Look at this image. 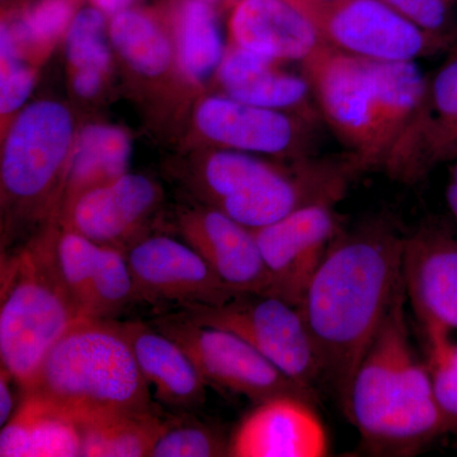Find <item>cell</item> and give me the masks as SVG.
Listing matches in <instances>:
<instances>
[{"mask_svg": "<svg viewBox=\"0 0 457 457\" xmlns=\"http://www.w3.org/2000/svg\"><path fill=\"white\" fill-rule=\"evenodd\" d=\"M106 18L96 8H84L75 14L66 32V56L74 71L95 69L106 73L110 50L104 40Z\"/></svg>", "mask_w": 457, "mask_h": 457, "instance_id": "obj_31", "label": "cell"}, {"mask_svg": "<svg viewBox=\"0 0 457 457\" xmlns=\"http://www.w3.org/2000/svg\"><path fill=\"white\" fill-rule=\"evenodd\" d=\"M399 14L428 33H438L449 22L447 0H384Z\"/></svg>", "mask_w": 457, "mask_h": 457, "instance_id": "obj_35", "label": "cell"}, {"mask_svg": "<svg viewBox=\"0 0 457 457\" xmlns=\"http://www.w3.org/2000/svg\"><path fill=\"white\" fill-rule=\"evenodd\" d=\"M179 57L183 73L204 79L222 59L220 33L207 0H186L179 13Z\"/></svg>", "mask_w": 457, "mask_h": 457, "instance_id": "obj_27", "label": "cell"}, {"mask_svg": "<svg viewBox=\"0 0 457 457\" xmlns=\"http://www.w3.org/2000/svg\"><path fill=\"white\" fill-rule=\"evenodd\" d=\"M73 119L59 102L29 104L14 120L3 147V207L13 220L53 218L64 196L73 152Z\"/></svg>", "mask_w": 457, "mask_h": 457, "instance_id": "obj_6", "label": "cell"}, {"mask_svg": "<svg viewBox=\"0 0 457 457\" xmlns=\"http://www.w3.org/2000/svg\"><path fill=\"white\" fill-rule=\"evenodd\" d=\"M171 420L153 407L82 423V456L150 457Z\"/></svg>", "mask_w": 457, "mask_h": 457, "instance_id": "obj_24", "label": "cell"}, {"mask_svg": "<svg viewBox=\"0 0 457 457\" xmlns=\"http://www.w3.org/2000/svg\"><path fill=\"white\" fill-rule=\"evenodd\" d=\"M253 231L270 273V294L299 306L339 234L332 204H309Z\"/></svg>", "mask_w": 457, "mask_h": 457, "instance_id": "obj_11", "label": "cell"}, {"mask_svg": "<svg viewBox=\"0 0 457 457\" xmlns=\"http://www.w3.org/2000/svg\"><path fill=\"white\" fill-rule=\"evenodd\" d=\"M179 311L200 323L236 333L276 368L315 392L323 381L311 335L297 306L264 293H237L216 305H187Z\"/></svg>", "mask_w": 457, "mask_h": 457, "instance_id": "obj_7", "label": "cell"}, {"mask_svg": "<svg viewBox=\"0 0 457 457\" xmlns=\"http://www.w3.org/2000/svg\"><path fill=\"white\" fill-rule=\"evenodd\" d=\"M20 41L13 29L2 23L0 29V113L9 116L25 104L35 86V71L21 59Z\"/></svg>", "mask_w": 457, "mask_h": 457, "instance_id": "obj_33", "label": "cell"}, {"mask_svg": "<svg viewBox=\"0 0 457 457\" xmlns=\"http://www.w3.org/2000/svg\"><path fill=\"white\" fill-rule=\"evenodd\" d=\"M129 158L130 141L125 131L108 125L86 126L74 141L60 212L83 192L123 176Z\"/></svg>", "mask_w": 457, "mask_h": 457, "instance_id": "obj_23", "label": "cell"}, {"mask_svg": "<svg viewBox=\"0 0 457 457\" xmlns=\"http://www.w3.org/2000/svg\"><path fill=\"white\" fill-rule=\"evenodd\" d=\"M318 2H336V0H318Z\"/></svg>", "mask_w": 457, "mask_h": 457, "instance_id": "obj_41", "label": "cell"}, {"mask_svg": "<svg viewBox=\"0 0 457 457\" xmlns=\"http://www.w3.org/2000/svg\"><path fill=\"white\" fill-rule=\"evenodd\" d=\"M306 73L324 116L345 143L368 164L375 122V77L371 60L323 45L306 60Z\"/></svg>", "mask_w": 457, "mask_h": 457, "instance_id": "obj_12", "label": "cell"}, {"mask_svg": "<svg viewBox=\"0 0 457 457\" xmlns=\"http://www.w3.org/2000/svg\"><path fill=\"white\" fill-rule=\"evenodd\" d=\"M195 120L204 137L237 152L282 154L295 140L294 123L284 113L228 96L204 99Z\"/></svg>", "mask_w": 457, "mask_h": 457, "instance_id": "obj_19", "label": "cell"}, {"mask_svg": "<svg viewBox=\"0 0 457 457\" xmlns=\"http://www.w3.org/2000/svg\"><path fill=\"white\" fill-rule=\"evenodd\" d=\"M230 456V438L204 425L177 418L156 442L150 457Z\"/></svg>", "mask_w": 457, "mask_h": 457, "instance_id": "obj_32", "label": "cell"}, {"mask_svg": "<svg viewBox=\"0 0 457 457\" xmlns=\"http://www.w3.org/2000/svg\"><path fill=\"white\" fill-rule=\"evenodd\" d=\"M2 457L82 456V432L73 418L26 394L0 433Z\"/></svg>", "mask_w": 457, "mask_h": 457, "instance_id": "obj_20", "label": "cell"}, {"mask_svg": "<svg viewBox=\"0 0 457 457\" xmlns=\"http://www.w3.org/2000/svg\"><path fill=\"white\" fill-rule=\"evenodd\" d=\"M426 339V365L433 395L446 433L457 432V342L453 333L437 327H422Z\"/></svg>", "mask_w": 457, "mask_h": 457, "instance_id": "obj_30", "label": "cell"}, {"mask_svg": "<svg viewBox=\"0 0 457 457\" xmlns=\"http://www.w3.org/2000/svg\"><path fill=\"white\" fill-rule=\"evenodd\" d=\"M328 46L371 62H411L433 44L432 33L384 0H296Z\"/></svg>", "mask_w": 457, "mask_h": 457, "instance_id": "obj_9", "label": "cell"}, {"mask_svg": "<svg viewBox=\"0 0 457 457\" xmlns=\"http://www.w3.org/2000/svg\"><path fill=\"white\" fill-rule=\"evenodd\" d=\"M329 441L312 400L285 395L258 403L230 437L233 457H324Z\"/></svg>", "mask_w": 457, "mask_h": 457, "instance_id": "obj_15", "label": "cell"}, {"mask_svg": "<svg viewBox=\"0 0 457 457\" xmlns=\"http://www.w3.org/2000/svg\"><path fill=\"white\" fill-rule=\"evenodd\" d=\"M446 200L453 215L455 216L457 221V183L451 182L446 192Z\"/></svg>", "mask_w": 457, "mask_h": 457, "instance_id": "obj_39", "label": "cell"}, {"mask_svg": "<svg viewBox=\"0 0 457 457\" xmlns=\"http://www.w3.org/2000/svg\"><path fill=\"white\" fill-rule=\"evenodd\" d=\"M134 302H137V288L125 251L99 245L89 318L113 319Z\"/></svg>", "mask_w": 457, "mask_h": 457, "instance_id": "obj_29", "label": "cell"}, {"mask_svg": "<svg viewBox=\"0 0 457 457\" xmlns=\"http://www.w3.org/2000/svg\"><path fill=\"white\" fill-rule=\"evenodd\" d=\"M405 239L384 227L336 237L297 306L323 381L345 404L361 360L404 284Z\"/></svg>", "mask_w": 457, "mask_h": 457, "instance_id": "obj_1", "label": "cell"}, {"mask_svg": "<svg viewBox=\"0 0 457 457\" xmlns=\"http://www.w3.org/2000/svg\"><path fill=\"white\" fill-rule=\"evenodd\" d=\"M275 60L233 47L222 56L218 75L228 97L253 106L281 110L308 95V80L276 71Z\"/></svg>", "mask_w": 457, "mask_h": 457, "instance_id": "obj_22", "label": "cell"}, {"mask_svg": "<svg viewBox=\"0 0 457 457\" xmlns=\"http://www.w3.org/2000/svg\"><path fill=\"white\" fill-rule=\"evenodd\" d=\"M372 66L375 122L368 164L390 155V146L422 108L427 96V84L413 62H372Z\"/></svg>", "mask_w": 457, "mask_h": 457, "instance_id": "obj_21", "label": "cell"}, {"mask_svg": "<svg viewBox=\"0 0 457 457\" xmlns=\"http://www.w3.org/2000/svg\"><path fill=\"white\" fill-rule=\"evenodd\" d=\"M99 245L60 224L55 230L57 269L84 318H89L93 278L97 267Z\"/></svg>", "mask_w": 457, "mask_h": 457, "instance_id": "obj_28", "label": "cell"}, {"mask_svg": "<svg viewBox=\"0 0 457 457\" xmlns=\"http://www.w3.org/2000/svg\"><path fill=\"white\" fill-rule=\"evenodd\" d=\"M25 393L78 425L154 407L149 384L114 319L75 323L53 345Z\"/></svg>", "mask_w": 457, "mask_h": 457, "instance_id": "obj_3", "label": "cell"}, {"mask_svg": "<svg viewBox=\"0 0 457 457\" xmlns=\"http://www.w3.org/2000/svg\"><path fill=\"white\" fill-rule=\"evenodd\" d=\"M130 343L150 389L165 405L197 408L206 400L207 383L179 343L143 321H117Z\"/></svg>", "mask_w": 457, "mask_h": 457, "instance_id": "obj_18", "label": "cell"}, {"mask_svg": "<svg viewBox=\"0 0 457 457\" xmlns=\"http://www.w3.org/2000/svg\"><path fill=\"white\" fill-rule=\"evenodd\" d=\"M162 201V191L141 174L119 179L83 192L60 215V224L74 228L99 245L125 251L146 236L145 227Z\"/></svg>", "mask_w": 457, "mask_h": 457, "instance_id": "obj_13", "label": "cell"}, {"mask_svg": "<svg viewBox=\"0 0 457 457\" xmlns=\"http://www.w3.org/2000/svg\"><path fill=\"white\" fill-rule=\"evenodd\" d=\"M131 2L132 0H93L99 11L104 12V14H110V16L125 11Z\"/></svg>", "mask_w": 457, "mask_h": 457, "instance_id": "obj_38", "label": "cell"}, {"mask_svg": "<svg viewBox=\"0 0 457 457\" xmlns=\"http://www.w3.org/2000/svg\"><path fill=\"white\" fill-rule=\"evenodd\" d=\"M110 37L114 49L137 73L145 77L164 74L170 66L171 45L153 18L125 9L112 16Z\"/></svg>", "mask_w": 457, "mask_h": 457, "instance_id": "obj_25", "label": "cell"}, {"mask_svg": "<svg viewBox=\"0 0 457 457\" xmlns=\"http://www.w3.org/2000/svg\"><path fill=\"white\" fill-rule=\"evenodd\" d=\"M405 286L352 378L343 411L378 456H409L446 433L426 361L409 337Z\"/></svg>", "mask_w": 457, "mask_h": 457, "instance_id": "obj_2", "label": "cell"}, {"mask_svg": "<svg viewBox=\"0 0 457 457\" xmlns=\"http://www.w3.org/2000/svg\"><path fill=\"white\" fill-rule=\"evenodd\" d=\"M207 2H215V0H207Z\"/></svg>", "mask_w": 457, "mask_h": 457, "instance_id": "obj_42", "label": "cell"}, {"mask_svg": "<svg viewBox=\"0 0 457 457\" xmlns=\"http://www.w3.org/2000/svg\"><path fill=\"white\" fill-rule=\"evenodd\" d=\"M405 294L420 326L457 332V239L425 228L405 239Z\"/></svg>", "mask_w": 457, "mask_h": 457, "instance_id": "obj_16", "label": "cell"}, {"mask_svg": "<svg viewBox=\"0 0 457 457\" xmlns=\"http://www.w3.org/2000/svg\"><path fill=\"white\" fill-rule=\"evenodd\" d=\"M182 345L207 385L253 402L293 395L312 400L315 392L297 384L236 333L200 323L186 312H168L150 321Z\"/></svg>", "mask_w": 457, "mask_h": 457, "instance_id": "obj_8", "label": "cell"}, {"mask_svg": "<svg viewBox=\"0 0 457 457\" xmlns=\"http://www.w3.org/2000/svg\"><path fill=\"white\" fill-rule=\"evenodd\" d=\"M453 182L457 183V164L455 165V168L453 170Z\"/></svg>", "mask_w": 457, "mask_h": 457, "instance_id": "obj_40", "label": "cell"}, {"mask_svg": "<svg viewBox=\"0 0 457 457\" xmlns=\"http://www.w3.org/2000/svg\"><path fill=\"white\" fill-rule=\"evenodd\" d=\"M12 378L8 371L2 369L0 374V426L7 425L11 418L13 417L14 394L12 389Z\"/></svg>", "mask_w": 457, "mask_h": 457, "instance_id": "obj_37", "label": "cell"}, {"mask_svg": "<svg viewBox=\"0 0 457 457\" xmlns=\"http://www.w3.org/2000/svg\"><path fill=\"white\" fill-rule=\"evenodd\" d=\"M55 225L2 257L0 359L29 389L53 345L86 319L57 269Z\"/></svg>", "mask_w": 457, "mask_h": 457, "instance_id": "obj_4", "label": "cell"}, {"mask_svg": "<svg viewBox=\"0 0 457 457\" xmlns=\"http://www.w3.org/2000/svg\"><path fill=\"white\" fill-rule=\"evenodd\" d=\"M237 2H239V0H237Z\"/></svg>", "mask_w": 457, "mask_h": 457, "instance_id": "obj_43", "label": "cell"}, {"mask_svg": "<svg viewBox=\"0 0 457 457\" xmlns=\"http://www.w3.org/2000/svg\"><path fill=\"white\" fill-rule=\"evenodd\" d=\"M102 71L95 69H80L74 71L73 87L78 96L84 98H90L97 95L102 86Z\"/></svg>", "mask_w": 457, "mask_h": 457, "instance_id": "obj_36", "label": "cell"}, {"mask_svg": "<svg viewBox=\"0 0 457 457\" xmlns=\"http://www.w3.org/2000/svg\"><path fill=\"white\" fill-rule=\"evenodd\" d=\"M179 228L233 293L270 294V278L254 231L213 207L180 213Z\"/></svg>", "mask_w": 457, "mask_h": 457, "instance_id": "obj_14", "label": "cell"}, {"mask_svg": "<svg viewBox=\"0 0 457 457\" xmlns=\"http://www.w3.org/2000/svg\"><path fill=\"white\" fill-rule=\"evenodd\" d=\"M228 26L237 46L275 62H306L326 45L296 0H239Z\"/></svg>", "mask_w": 457, "mask_h": 457, "instance_id": "obj_17", "label": "cell"}, {"mask_svg": "<svg viewBox=\"0 0 457 457\" xmlns=\"http://www.w3.org/2000/svg\"><path fill=\"white\" fill-rule=\"evenodd\" d=\"M71 0H40L14 26V35L32 45L51 44L71 25Z\"/></svg>", "mask_w": 457, "mask_h": 457, "instance_id": "obj_34", "label": "cell"}, {"mask_svg": "<svg viewBox=\"0 0 457 457\" xmlns=\"http://www.w3.org/2000/svg\"><path fill=\"white\" fill-rule=\"evenodd\" d=\"M137 302L216 305L237 293L228 290L212 267L185 240L146 234L125 249Z\"/></svg>", "mask_w": 457, "mask_h": 457, "instance_id": "obj_10", "label": "cell"}, {"mask_svg": "<svg viewBox=\"0 0 457 457\" xmlns=\"http://www.w3.org/2000/svg\"><path fill=\"white\" fill-rule=\"evenodd\" d=\"M428 116L420 125L426 147L416 164V174L428 163L457 152V55L442 66L427 90Z\"/></svg>", "mask_w": 457, "mask_h": 457, "instance_id": "obj_26", "label": "cell"}, {"mask_svg": "<svg viewBox=\"0 0 457 457\" xmlns=\"http://www.w3.org/2000/svg\"><path fill=\"white\" fill-rule=\"evenodd\" d=\"M347 171L336 168L285 170L237 150L207 156L192 186L206 206L255 230L309 204L342 198Z\"/></svg>", "mask_w": 457, "mask_h": 457, "instance_id": "obj_5", "label": "cell"}]
</instances>
